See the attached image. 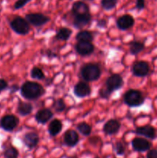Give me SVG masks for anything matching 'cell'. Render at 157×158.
Returning a JSON list of instances; mask_svg holds the SVG:
<instances>
[{
  "label": "cell",
  "instance_id": "6da1fadb",
  "mask_svg": "<svg viewBox=\"0 0 157 158\" xmlns=\"http://www.w3.org/2000/svg\"><path fill=\"white\" fill-rule=\"evenodd\" d=\"M20 93L23 98L29 100H35L44 95L46 90L42 85L36 82L26 81L20 88Z\"/></svg>",
  "mask_w": 157,
  "mask_h": 158
},
{
  "label": "cell",
  "instance_id": "7a4b0ae2",
  "mask_svg": "<svg viewBox=\"0 0 157 158\" xmlns=\"http://www.w3.org/2000/svg\"><path fill=\"white\" fill-rule=\"evenodd\" d=\"M101 69L95 63H86L80 69V75L86 82L96 81L101 77Z\"/></svg>",
  "mask_w": 157,
  "mask_h": 158
},
{
  "label": "cell",
  "instance_id": "3957f363",
  "mask_svg": "<svg viewBox=\"0 0 157 158\" xmlns=\"http://www.w3.org/2000/svg\"><path fill=\"white\" fill-rule=\"evenodd\" d=\"M123 101L129 107H138L144 103L145 97L141 91L131 89L126 91L124 94Z\"/></svg>",
  "mask_w": 157,
  "mask_h": 158
},
{
  "label": "cell",
  "instance_id": "277c9868",
  "mask_svg": "<svg viewBox=\"0 0 157 158\" xmlns=\"http://www.w3.org/2000/svg\"><path fill=\"white\" fill-rule=\"evenodd\" d=\"M10 26L12 30L18 35H27L30 31V25L27 20L21 16H17L11 21Z\"/></svg>",
  "mask_w": 157,
  "mask_h": 158
},
{
  "label": "cell",
  "instance_id": "5b68a950",
  "mask_svg": "<svg viewBox=\"0 0 157 158\" xmlns=\"http://www.w3.org/2000/svg\"><path fill=\"white\" fill-rule=\"evenodd\" d=\"M29 25L35 26V27H39L46 25V23L50 21V18L47 15H44L40 12H35V13H29L26 14L25 17Z\"/></svg>",
  "mask_w": 157,
  "mask_h": 158
},
{
  "label": "cell",
  "instance_id": "8992f818",
  "mask_svg": "<svg viewBox=\"0 0 157 158\" xmlns=\"http://www.w3.org/2000/svg\"><path fill=\"white\" fill-rule=\"evenodd\" d=\"M124 84L123 79L119 74H112L108 77L106 81V88L110 93L121 89Z\"/></svg>",
  "mask_w": 157,
  "mask_h": 158
},
{
  "label": "cell",
  "instance_id": "52a82bcc",
  "mask_svg": "<svg viewBox=\"0 0 157 158\" xmlns=\"http://www.w3.org/2000/svg\"><path fill=\"white\" fill-rule=\"evenodd\" d=\"M149 71L150 67L149 63L143 60L135 62L132 66V73L135 77H145L149 75Z\"/></svg>",
  "mask_w": 157,
  "mask_h": 158
},
{
  "label": "cell",
  "instance_id": "ba28073f",
  "mask_svg": "<svg viewBox=\"0 0 157 158\" xmlns=\"http://www.w3.org/2000/svg\"><path fill=\"white\" fill-rule=\"evenodd\" d=\"M18 117L15 115H6L0 120V127L6 131H12L18 126Z\"/></svg>",
  "mask_w": 157,
  "mask_h": 158
},
{
  "label": "cell",
  "instance_id": "9c48e42d",
  "mask_svg": "<svg viewBox=\"0 0 157 158\" xmlns=\"http://www.w3.org/2000/svg\"><path fill=\"white\" fill-rule=\"evenodd\" d=\"M135 24L133 16L129 14H124L119 17L116 20V26L122 31H126L132 28Z\"/></svg>",
  "mask_w": 157,
  "mask_h": 158
},
{
  "label": "cell",
  "instance_id": "30bf717a",
  "mask_svg": "<svg viewBox=\"0 0 157 158\" xmlns=\"http://www.w3.org/2000/svg\"><path fill=\"white\" fill-rule=\"evenodd\" d=\"M72 26L78 29H82L85 26H88L92 21V15L90 12L86 14H81V15H72Z\"/></svg>",
  "mask_w": 157,
  "mask_h": 158
},
{
  "label": "cell",
  "instance_id": "8fae6325",
  "mask_svg": "<svg viewBox=\"0 0 157 158\" xmlns=\"http://www.w3.org/2000/svg\"><path fill=\"white\" fill-rule=\"evenodd\" d=\"M75 49L78 55L82 56H89L95 50V46L90 42H77Z\"/></svg>",
  "mask_w": 157,
  "mask_h": 158
},
{
  "label": "cell",
  "instance_id": "7c38bea8",
  "mask_svg": "<svg viewBox=\"0 0 157 158\" xmlns=\"http://www.w3.org/2000/svg\"><path fill=\"white\" fill-rule=\"evenodd\" d=\"M132 149L137 152H146L150 150L152 143L149 140L142 137H135L132 140Z\"/></svg>",
  "mask_w": 157,
  "mask_h": 158
},
{
  "label": "cell",
  "instance_id": "4fadbf2b",
  "mask_svg": "<svg viewBox=\"0 0 157 158\" xmlns=\"http://www.w3.org/2000/svg\"><path fill=\"white\" fill-rule=\"evenodd\" d=\"M73 92L77 97L83 98L90 95L91 87L86 82H78L74 86Z\"/></svg>",
  "mask_w": 157,
  "mask_h": 158
},
{
  "label": "cell",
  "instance_id": "5bb4252c",
  "mask_svg": "<svg viewBox=\"0 0 157 158\" xmlns=\"http://www.w3.org/2000/svg\"><path fill=\"white\" fill-rule=\"evenodd\" d=\"M135 134L138 135L143 136V137L149 138L150 140H154L156 138V131L155 127L151 125H145L143 127H139L135 130Z\"/></svg>",
  "mask_w": 157,
  "mask_h": 158
},
{
  "label": "cell",
  "instance_id": "9a60e30c",
  "mask_svg": "<svg viewBox=\"0 0 157 158\" xmlns=\"http://www.w3.org/2000/svg\"><path fill=\"white\" fill-rule=\"evenodd\" d=\"M120 127H121V124L118 120H115V119H111L105 123L103 130L105 134L112 136L116 134L119 132Z\"/></svg>",
  "mask_w": 157,
  "mask_h": 158
},
{
  "label": "cell",
  "instance_id": "2e32d148",
  "mask_svg": "<svg viewBox=\"0 0 157 158\" xmlns=\"http://www.w3.org/2000/svg\"><path fill=\"white\" fill-rule=\"evenodd\" d=\"M63 138H64L65 144L69 148H73V147L76 146L79 142L78 134H77L76 131H73V130H69L65 132Z\"/></svg>",
  "mask_w": 157,
  "mask_h": 158
},
{
  "label": "cell",
  "instance_id": "e0dca14e",
  "mask_svg": "<svg viewBox=\"0 0 157 158\" xmlns=\"http://www.w3.org/2000/svg\"><path fill=\"white\" fill-rule=\"evenodd\" d=\"M22 140L24 144L29 150H32L38 145V142H39V137H38V134H36V133L29 132L25 134Z\"/></svg>",
  "mask_w": 157,
  "mask_h": 158
},
{
  "label": "cell",
  "instance_id": "ac0fdd59",
  "mask_svg": "<svg viewBox=\"0 0 157 158\" xmlns=\"http://www.w3.org/2000/svg\"><path fill=\"white\" fill-rule=\"evenodd\" d=\"M53 117V113L48 108H43L37 111L35 115V119L37 123L40 124H46Z\"/></svg>",
  "mask_w": 157,
  "mask_h": 158
},
{
  "label": "cell",
  "instance_id": "d6986e66",
  "mask_svg": "<svg viewBox=\"0 0 157 158\" xmlns=\"http://www.w3.org/2000/svg\"><path fill=\"white\" fill-rule=\"evenodd\" d=\"M89 12H90L89 6L83 1H75L71 8L72 15H81V14H86Z\"/></svg>",
  "mask_w": 157,
  "mask_h": 158
},
{
  "label": "cell",
  "instance_id": "ffe728a7",
  "mask_svg": "<svg viewBox=\"0 0 157 158\" xmlns=\"http://www.w3.org/2000/svg\"><path fill=\"white\" fill-rule=\"evenodd\" d=\"M62 129V123L61 120L58 119H54L49 123V127H48V131L49 134L52 137H55L61 132Z\"/></svg>",
  "mask_w": 157,
  "mask_h": 158
},
{
  "label": "cell",
  "instance_id": "44dd1931",
  "mask_svg": "<svg viewBox=\"0 0 157 158\" xmlns=\"http://www.w3.org/2000/svg\"><path fill=\"white\" fill-rule=\"evenodd\" d=\"M32 110H33V106L31 103H26V102H18V107H17V112L18 114L22 117H26V116L32 114Z\"/></svg>",
  "mask_w": 157,
  "mask_h": 158
},
{
  "label": "cell",
  "instance_id": "7402d4cb",
  "mask_svg": "<svg viewBox=\"0 0 157 158\" xmlns=\"http://www.w3.org/2000/svg\"><path fill=\"white\" fill-rule=\"evenodd\" d=\"M144 49L145 44L143 42L134 40V41L130 42V43H129V52H130V53L132 55H138Z\"/></svg>",
  "mask_w": 157,
  "mask_h": 158
},
{
  "label": "cell",
  "instance_id": "603a6c76",
  "mask_svg": "<svg viewBox=\"0 0 157 158\" xmlns=\"http://www.w3.org/2000/svg\"><path fill=\"white\" fill-rule=\"evenodd\" d=\"M72 33V31L70 29L66 27H62L57 31L56 34H55V39L57 40H61V41H67L70 38Z\"/></svg>",
  "mask_w": 157,
  "mask_h": 158
},
{
  "label": "cell",
  "instance_id": "cb8c5ba5",
  "mask_svg": "<svg viewBox=\"0 0 157 158\" xmlns=\"http://www.w3.org/2000/svg\"><path fill=\"white\" fill-rule=\"evenodd\" d=\"M93 34L90 31L81 30L75 35V40L78 42H90L93 40Z\"/></svg>",
  "mask_w": 157,
  "mask_h": 158
},
{
  "label": "cell",
  "instance_id": "d4e9b609",
  "mask_svg": "<svg viewBox=\"0 0 157 158\" xmlns=\"http://www.w3.org/2000/svg\"><path fill=\"white\" fill-rule=\"evenodd\" d=\"M76 128L82 135L86 136V137L89 136L92 133V127L86 122H81L80 123H78Z\"/></svg>",
  "mask_w": 157,
  "mask_h": 158
},
{
  "label": "cell",
  "instance_id": "484cf974",
  "mask_svg": "<svg viewBox=\"0 0 157 158\" xmlns=\"http://www.w3.org/2000/svg\"><path fill=\"white\" fill-rule=\"evenodd\" d=\"M119 0H101V6L104 10L109 11L115 9Z\"/></svg>",
  "mask_w": 157,
  "mask_h": 158
},
{
  "label": "cell",
  "instance_id": "4316f807",
  "mask_svg": "<svg viewBox=\"0 0 157 158\" xmlns=\"http://www.w3.org/2000/svg\"><path fill=\"white\" fill-rule=\"evenodd\" d=\"M30 75L31 77L34 80H42L45 79V73L40 68L37 67V66L32 68V70H31Z\"/></svg>",
  "mask_w": 157,
  "mask_h": 158
},
{
  "label": "cell",
  "instance_id": "83f0119b",
  "mask_svg": "<svg viewBox=\"0 0 157 158\" xmlns=\"http://www.w3.org/2000/svg\"><path fill=\"white\" fill-rule=\"evenodd\" d=\"M52 107L54 108L55 112H63L66 110V105L62 99H57L54 100L52 103Z\"/></svg>",
  "mask_w": 157,
  "mask_h": 158
},
{
  "label": "cell",
  "instance_id": "f1b7e54d",
  "mask_svg": "<svg viewBox=\"0 0 157 158\" xmlns=\"http://www.w3.org/2000/svg\"><path fill=\"white\" fill-rule=\"evenodd\" d=\"M4 156L6 158H17L18 157V151L14 147H9L5 151Z\"/></svg>",
  "mask_w": 157,
  "mask_h": 158
},
{
  "label": "cell",
  "instance_id": "f546056e",
  "mask_svg": "<svg viewBox=\"0 0 157 158\" xmlns=\"http://www.w3.org/2000/svg\"><path fill=\"white\" fill-rule=\"evenodd\" d=\"M125 147L123 144V143L120 141H118L115 144V151L117 155L122 156L125 154Z\"/></svg>",
  "mask_w": 157,
  "mask_h": 158
},
{
  "label": "cell",
  "instance_id": "4dcf8cb0",
  "mask_svg": "<svg viewBox=\"0 0 157 158\" xmlns=\"http://www.w3.org/2000/svg\"><path fill=\"white\" fill-rule=\"evenodd\" d=\"M112 93L109 92L106 87L101 88L99 91V96L101 97L102 99H105V100H108L109 98V97L111 96Z\"/></svg>",
  "mask_w": 157,
  "mask_h": 158
},
{
  "label": "cell",
  "instance_id": "1f68e13d",
  "mask_svg": "<svg viewBox=\"0 0 157 158\" xmlns=\"http://www.w3.org/2000/svg\"><path fill=\"white\" fill-rule=\"evenodd\" d=\"M32 1V0H17L15 2V5H14V9H19L21 8L24 7L27 3H29V2Z\"/></svg>",
  "mask_w": 157,
  "mask_h": 158
},
{
  "label": "cell",
  "instance_id": "d6a6232c",
  "mask_svg": "<svg viewBox=\"0 0 157 158\" xmlns=\"http://www.w3.org/2000/svg\"><path fill=\"white\" fill-rule=\"evenodd\" d=\"M146 7L145 0H135V9L139 11H142Z\"/></svg>",
  "mask_w": 157,
  "mask_h": 158
},
{
  "label": "cell",
  "instance_id": "836d02e7",
  "mask_svg": "<svg viewBox=\"0 0 157 158\" xmlns=\"http://www.w3.org/2000/svg\"><path fill=\"white\" fill-rule=\"evenodd\" d=\"M96 26L97 27L100 28V29H105V28L107 27V21L105 19H100L97 21Z\"/></svg>",
  "mask_w": 157,
  "mask_h": 158
},
{
  "label": "cell",
  "instance_id": "e575fe53",
  "mask_svg": "<svg viewBox=\"0 0 157 158\" xmlns=\"http://www.w3.org/2000/svg\"><path fill=\"white\" fill-rule=\"evenodd\" d=\"M146 158H157V150H149L147 153V155H146Z\"/></svg>",
  "mask_w": 157,
  "mask_h": 158
},
{
  "label": "cell",
  "instance_id": "d590c367",
  "mask_svg": "<svg viewBox=\"0 0 157 158\" xmlns=\"http://www.w3.org/2000/svg\"><path fill=\"white\" fill-rule=\"evenodd\" d=\"M8 87V83L3 79H0V91H2Z\"/></svg>",
  "mask_w": 157,
  "mask_h": 158
},
{
  "label": "cell",
  "instance_id": "8d00e7d4",
  "mask_svg": "<svg viewBox=\"0 0 157 158\" xmlns=\"http://www.w3.org/2000/svg\"><path fill=\"white\" fill-rule=\"evenodd\" d=\"M46 55L48 57H49V58H53V57L56 56V54H55V52H52V51H51V50H49V49L46 50Z\"/></svg>",
  "mask_w": 157,
  "mask_h": 158
},
{
  "label": "cell",
  "instance_id": "74e56055",
  "mask_svg": "<svg viewBox=\"0 0 157 158\" xmlns=\"http://www.w3.org/2000/svg\"><path fill=\"white\" fill-rule=\"evenodd\" d=\"M18 89V86H17V85H13V86L11 87L10 91H11V93H15V92H16Z\"/></svg>",
  "mask_w": 157,
  "mask_h": 158
},
{
  "label": "cell",
  "instance_id": "f35d334b",
  "mask_svg": "<svg viewBox=\"0 0 157 158\" xmlns=\"http://www.w3.org/2000/svg\"><path fill=\"white\" fill-rule=\"evenodd\" d=\"M87 1H93V0H87Z\"/></svg>",
  "mask_w": 157,
  "mask_h": 158
},
{
  "label": "cell",
  "instance_id": "ab89813d",
  "mask_svg": "<svg viewBox=\"0 0 157 158\" xmlns=\"http://www.w3.org/2000/svg\"><path fill=\"white\" fill-rule=\"evenodd\" d=\"M95 158H99V157H95Z\"/></svg>",
  "mask_w": 157,
  "mask_h": 158
}]
</instances>
